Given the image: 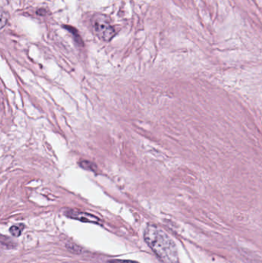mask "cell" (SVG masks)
<instances>
[{
    "mask_svg": "<svg viewBox=\"0 0 262 263\" xmlns=\"http://www.w3.org/2000/svg\"><path fill=\"white\" fill-rule=\"evenodd\" d=\"M144 237L146 243L163 263H179L175 243L166 231L149 225L145 231Z\"/></svg>",
    "mask_w": 262,
    "mask_h": 263,
    "instance_id": "obj_1",
    "label": "cell"
},
{
    "mask_svg": "<svg viewBox=\"0 0 262 263\" xmlns=\"http://www.w3.org/2000/svg\"><path fill=\"white\" fill-rule=\"evenodd\" d=\"M94 31L102 40L109 41L114 36L115 30L109 23L108 18L103 15H97L92 20Z\"/></svg>",
    "mask_w": 262,
    "mask_h": 263,
    "instance_id": "obj_2",
    "label": "cell"
},
{
    "mask_svg": "<svg viewBox=\"0 0 262 263\" xmlns=\"http://www.w3.org/2000/svg\"><path fill=\"white\" fill-rule=\"evenodd\" d=\"M67 216L72 219H77L79 221L84 223H99V219L96 216L86 213V212H78V211L70 210L67 212Z\"/></svg>",
    "mask_w": 262,
    "mask_h": 263,
    "instance_id": "obj_3",
    "label": "cell"
},
{
    "mask_svg": "<svg viewBox=\"0 0 262 263\" xmlns=\"http://www.w3.org/2000/svg\"><path fill=\"white\" fill-rule=\"evenodd\" d=\"M9 16L7 12L0 10V30H2L9 21Z\"/></svg>",
    "mask_w": 262,
    "mask_h": 263,
    "instance_id": "obj_4",
    "label": "cell"
},
{
    "mask_svg": "<svg viewBox=\"0 0 262 263\" xmlns=\"http://www.w3.org/2000/svg\"><path fill=\"white\" fill-rule=\"evenodd\" d=\"M23 230H24V226L23 225H18V226H13V227H11L9 231H10L12 235L18 237L21 235Z\"/></svg>",
    "mask_w": 262,
    "mask_h": 263,
    "instance_id": "obj_5",
    "label": "cell"
},
{
    "mask_svg": "<svg viewBox=\"0 0 262 263\" xmlns=\"http://www.w3.org/2000/svg\"><path fill=\"white\" fill-rule=\"evenodd\" d=\"M110 263H139L137 262L131 261V260H113L109 261Z\"/></svg>",
    "mask_w": 262,
    "mask_h": 263,
    "instance_id": "obj_6",
    "label": "cell"
}]
</instances>
